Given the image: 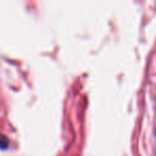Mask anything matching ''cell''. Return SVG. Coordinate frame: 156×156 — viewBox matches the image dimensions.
<instances>
[{
  "mask_svg": "<svg viewBox=\"0 0 156 156\" xmlns=\"http://www.w3.org/2000/svg\"><path fill=\"white\" fill-rule=\"evenodd\" d=\"M0 148L1 149H5L8 148V140L5 139V137L0 135Z\"/></svg>",
  "mask_w": 156,
  "mask_h": 156,
  "instance_id": "obj_1",
  "label": "cell"
}]
</instances>
